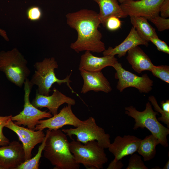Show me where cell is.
Wrapping results in <instances>:
<instances>
[{"instance_id": "1", "label": "cell", "mask_w": 169, "mask_h": 169, "mask_svg": "<svg viewBox=\"0 0 169 169\" xmlns=\"http://www.w3.org/2000/svg\"><path fill=\"white\" fill-rule=\"evenodd\" d=\"M67 24L77 33L76 40L70 48L77 53L89 51L102 53L105 49L102 41V33L99 30L101 24L98 13L87 9L68 13L66 15Z\"/></svg>"}, {"instance_id": "2", "label": "cell", "mask_w": 169, "mask_h": 169, "mask_svg": "<svg viewBox=\"0 0 169 169\" xmlns=\"http://www.w3.org/2000/svg\"><path fill=\"white\" fill-rule=\"evenodd\" d=\"M44 156L54 166V169H79L80 164L70 151L66 134L59 129H48Z\"/></svg>"}, {"instance_id": "3", "label": "cell", "mask_w": 169, "mask_h": 169, "mask_svg": "<svg viewBox=\"0 0 169 169\" xmlns=\"http://www.w3.org/2000/svg\"><path fill=\"white\" fill-rule=\"evenodd\" d=\"M125 114L135 120L134 130L146 128L158 140L160 144L165 147L168 146L167 136L169 134V128L158 120L156 115L159 114L153 110L150 102L146 103L145 109L142 111L137 110L132 105L125 107Z\"/></svg>"}, {"instance_id": "4", "label": "cell", "mask_w": 169, "mask_h": 169, "mask_svg": "<svg viewBox=\"0 0 169 169\" xmlns=\"http://www.w3.org/2000/svg\"><path fill=\"white\" fill-rule=\"evenodd\" d=\"M34 67L35 73L29 81L33 86L35 85L38 86L36 91L38 93L49 95L52 91L50 89L55 83L59 85L66 84L72 92L76 93L70 84L71 82L70 79L71 74L62 79H59L56 76L54 70L58 67V65L54 58H45L41 62H36Z\"/></svg>"}, {"instance_id": "5", "label": "cell", "mask_w": 169, "mask_h": 169, "mask_svg": "<svg viewBox=\"0 0 169 169\" xmlns=\"http://www.w3.org/2000/svg\"><path fill=\"white\" fill-rule=\"evenodd\" d=\"M69 149L76 161L87 169H103L108 161L104 148L96 141H89L83 144L73 140L69 142Z\"/></svg>"}, {"instance_id": "6", "label": "cell", "mask_w": 169, "mask_h": 169, "mask_svg": "<svg viewBox=\"0 0 169 169\" xmlns=\"http://www.w3.org/2000/svg\"><path fill=\"white\" fill-rule=\"evenodd\" d=\"M28 62L16 48L7 52H0V70L8 80L16 86L22 87L30 75Z\"/></svg>"}, {"instance_id": "7", "label": "cell", "mask_w": 169, "mask_h": 169, "mask_svg": "<svg viewBox=\"0 0 169 169\" xmlns=\"http://www.w3.org/2000/svg\"><path fill=\"white\" fill-rule=\"evenodd\" d=\"M62 131L71 138L73 135L75 136L76 141L83 144L96 141L104 149L108 148L111 144L110 135L97 125L95 120L92 117L83 121L76 127L63 129Z\"/></svg>"}, {"instance_id": "8", "label": "cell", "mask_w": 169, "mask_h": 169, "mask_svg": "<svg viewBox=\"0 0 169 169\" xmlns=\"http://www.w3.org/2000/svg\"><path fill=\"white\" fill-rule=\"evenodd\" d=\"M24 96L23 109L19 114L11 117L17 125L27 126L28 128L35 130V126L39 120L44 118H49L53 116L49 112L42 111L34 106L30 102L29 96L33 86L27 79L24 84Z\"/></svg>"}, {"instance_id": "9", "label": "cell", "mask_w": 169, "mask_h": 169, "mask_svg": "<svg viewBox=\"0 0 169 169\" xmlns=\"http://www.w3.org/2000/svg\"><path fill=\"white\" fill-rule=\"evenodd\" d=\"M112 67L116 71L115 78L118 80L116 88L120 92L130 87L137 89L141 93H148L152 90L153 81L146 74L141 76H137L126 70L118 62Z\"/></svg>"}, {"instance_id": "10", "label": "cell", "mask_w": 169, "mask_h": 169, "mask_svg": "<svg viewBox=\"0 0 169 169\" xmlns=\"http://www.w3.org/2000/svg\"><path fill=\"white\" fill-rule=\"evenodd\" d=\"M82 122L83 121L73 113L72 105L68 104L53 116L46 120H39L35 126V130L43 131L46 128L50 130H56L66 125H72L76 127Z\"/></svg>"}, {"instance_id": "11", "label": "cell", "mask_w": 169, "mask_h": 169, "mask_svg": "<svg viewBox=\"0 0 169 169\" xmlns=\"http://www.w3.org/2000/svg\"><path fill=\"white\" fill-rule=\"evenodd\" d=\"M164 0H126L120 6L127 15L149 18L159 15L160 6Z\"/></svg>"}, {"instance_id": "12", "label": "cell", "mask_w": 169, "mask_h": 169, "mask_svg": "<svg viewBox=\"0 0 169 169\" xmlns=\"http://www.w3.org/2000/svg\"><path fill=\"white\" fill-rule=\"evenodd\" d=\"M6 127L14 132L22 143L25 153V160L32 158V151L38 144L42 143L45 135L42 131L35 130L26 128L15 124L10 120Z\"/></svg>"}, {"instance_id": "13", "label": "cell", "mask_w": 169, "mask_h": 169, "mask_svg": "<svg viewBox=\"0 0 169 169\" xmlns=\"http://www.w3.org/2000/svg\"><path fill=\"white\" fill-rule=\"evenodd\" d=\"M25 160L22 144L19 142L0 146V169H16Z\"/></svg>"}, {"instance_id": "14", "label": "cell", "mask_w": 169, "mask_h": 169, "mask_svg": "<svg viewBox=\"0 0 169 169\" xmlns=\"http://www.w3.org/2000/svg\"><path fill=\"white\" fill-rule=\"evenodd\" d=\"M53 94L48 96L40 95L36 92L32 104L37 108H47L53 115L58 113L59 108L64 104L72 105L75 104V100L65 95L55 88H53Z\"/></svg>"}, {"instance_id": "15", "label": "cell", "mask_w": 169, "mask_h": 169, "mask_svg": "<svg viewBox=\"0 0 169 169\" xmlns=\"http://www.w3.org/2000/svg\"><path fill=\"white\" fill-rule=\"evenodd\" d=\"M141 140L133 135L117 136L110 144L108 150L114 156L115 159L121 160L124 157L137 151Z\"/></svg>"}, {"instance_id": "16", "label": "cell", "mask_w": 169, "mask_h": 169, "mask_svg": "<svg viewBox=\"0 0 169 169\" xmlns=\"http://www.w3.org/2000/svg\"><path fill=\"white\" fill-rule=\"evenodd\" d=\"M80 71L84 82L81 93L84 94L90 91L108 93L112 90L110 82L101 71L81 70Z\"/></svg>"}, {"instance_id": "17", "label": "cell", "mask_w": 169, "mask_h": 169, "mask_svg": "<svg viewBox=\"0 0 169 169\" xmlns=\"http://www.w3.org/2000/svg\"><path fill=\"white\" fill-rule=\"evenodd\" d=\"M118 62L113 56L98 57L93 55L89 51H85L81 56L79 69L91 72L100 71L105 68L111 66Z\"/></svg>"}, {"instance_id": "18", "label": "cell", "mask_w": 169, "mask_h": 169, "mask_svg": "<svg viewBox=\"0 0 169 169\" xmlns=\"http://www.w3.org/2000/svg\"><path fill=\"white\" fill-rule=\"evenodd\" d=\"M148 42L141 38L134 27H132L124 40L114 48L109 47L103 52V56H113L117 55L119 58L124 56L132 48L140 45L147 47Z\"/></svg>"}, {"instance_id": "19", "label": "cell", "mask_w": 169, "mask_h": 169, "mask_svg": "<svg viewBox=\"0 0 169 169\" xmlns=\"http://www.w3.org/2000/svg\"><path fill=\"white\" fill-rule=\"evenodd\" d=\"M127 53L128 62L138 73L144 71H150L154 65L148 56L138 46L132 48Z\"/></svg>"}, {"instance_id": "20", "label": "cell", "mask_w": 169, "mask_h": 169, "mask_svg": "<svg viewBox=\"0 0 169 169\" xmlns=\"http://www.w3.org/2000/svg\"><path fill=\"white\" fill-rule=\"evenodd\" d=\"M98 5L99 17L101 24L104 27L107 19L112 16L119 18H125L127 15L124 13L119 4L118 0H93Z\"/></svg>"}, {"instance_id": "21", "label": "cell", "mask_w": 169, "mask_h": 169, "mask_svg": "<svg viewBox=\"0 0 169 169\" xmlns=\"http://www.w3.org/2000/svg\"><path fill=\"white\" fill-rule=\"evenodd\" d=\"M131 23L140 36L149 42L152 37H158L155 29L149 23L148 20L142 16L130 17Z\"/></svg>"}, {"instance_id": "22", "label": "cell", "mask_w": 169, "mask_h": 169, "mask_svg": "<svg viewBox=\"0 0 169 169\" xmlns=\"http://www.w3.org/2000/svg\"><path fill=\"white\" fill-rule=\"evenodd\" d=\"M159 144L158 140L151 134L141 140L137 151L143 156L144 161H150L155 156L156 147Z\"/></svg>"}, {"instance_id": "23", "label": "cell", "mask_w": 169, "mask_h": 169, "mask_svg": "<svg viewBox=\"0 0 169 169\" xmlns=\"http://www.w3.org/2000/svg\"><path fill=\"white\" fill-rule=\"evenodd\" d=\"M47 135L46 133L45 138L39 146L37 154L33 158L25 160L18 166L16 169H38L39 162L42 154L43 151Z\"/></svg>"}, {"instance_id": "24", "label": "cell", "mask_w": 169, "mask_h": 169, "mask_svg": "<svg viewBox=\"0 0 169 169\" xmlns=\"http://www.w3.org/2000/svg\"><path fill=\"white\" fill-rule=\"evenodd\" d=\"M154 76L169 83V66L167 65H154L150 70Z\"/></svg>"}, {"instance_id": "25", "label": "cell", "mask_w": 169, "mask_h": 169, "mask_svg": "<svg viewBox=\"0 0 169 169\" xmlns=\"http://www.w3.org/2000/svg\"><path fill=\"white\" fill-rule=\"evenodd\" d=\"M148 100L153 106L155 110L161 114V116L157 119L158 120L166 124L167 128H169V112L165 111L160 107L154 96H149Z\"/></svg>"}, {"instance_id": "26", "label": "cell", "mask_w": 169, "mask_h": 169, "mask_svg": "<svg viewBox=\"0 0 169 169\" xmlns=\"http://www.w3.org/2000/svg\"><path fill=\"white\" fill-rule=\"evenodd\" d=\"M126 169H148L142 160L141 156L137 154H132L129 160Z\"/></svg>"}, {"instance_id": "27", "label": "cell", "mask_w": 169, "mask_h": 169, "mask_svg": "<svg viewBox=\"0 0 169 169\" xmlns=\"http://www.w3.org/2000/svg\"><path fill=\"white\" fill-rule=\"evenodd\" d=\"M156 27L158 31L161 32L169 29V19L165 18L159 15L149 18Z\"/></svg>"}, {"instance_id": "28", "label": "cell", "mask_w": 169, "mask_h": 169, "mask_svg": "<svg viewBox=\"0 0 169 169\" xmlns=\"http://www.w3.org/2000/svg\"><path fill=\"white\" fill-rule=\"evenodd\" d=\"M26 15L28 19L30 21L36 22L41 19L43 16V12L39 7L33 6L29 7L27 9Z\"/></svg>"}, {"instance_id": "29", "label": "cell", "mask_w": 169, "mask_h": 169, "mask_svg": "<svg viewBox=\"0 0 169 169\" xmlns=\"http://www.w3.org/2000/svg\"><path fill=\"white\" fill-rule=\"evenodd\" d=\"M12 115L0 116V146L7 145L10 142L9 140L4 135L3 130L8 122L11 119Z\"/></svg>"}, {"instance_id": "30", "label": "cell", "mask_w": 169, "mask_h": 169, "mask_svg": "<svg viewBox=\"0 0 169 169\" xmlns=\"http://www.w3.org/2000/svg\"><path fill=\"white\" fill-rule=\"evenodd\" d=\"M121 22L119 18L115 17H110L106 20L104 27L109 31H115L120 28Z\"/></svg>"}, {"instance_id": "31", "label": "cell", "mask_w": 169, "mask_h": 169, "mask_svg": "<svg viewBox=\"0 0 169 169\" xmlns=\"http://www.w3.org/2000/svg\"><path fill=\"white\" fill-rule=\"evenodd\" d=\"M151 42L157 48L158 50L167 54H169V47L164 41L159 39L158 37H152L149 42Z\"/></svg>"}, {"instance_id": "32", "label": "cell", "mask_w": 169, "mask_h": 169, "mask_svg": "<svg viewBox=\"0 0 169 169\" xmlns=\"http://www.w3.org/2000/svg\"><path fill=\"white\" fill-rule=\"evenodd\" d=\"M161 16L167 18L169 17V0H164L161 3L159 9Z\"/></svg>"}, {"instance_id": "33", "label": "cell", "mask_w": 169, "mask_h": 169, "mask_svg": "<svg viewBox=\"0 0 169 169\" xmlns=\"http://www.w3.org/2000/svg\"><path fill=\"white\" fill-rule=\"evenodd\" d=\"M124 164L121 160H117L115 159L109 165L107 169H121Z\"/></svg>"}, {"instance_id": "34", "label": "cell", "mask_w": 169, "mask_h": 169, "mask_svg": "<svg viewBox=\"0 0 169 169\" xmlns=\"http://www.w3.org/2000/svg\"><path fill=\"white\" fill-rule=\"evenodd\" d=\"M161 104L162 110L166 112H169V100H167L166 101H162Z\"/></svg>"}, {"instance_id": "35", "label": "cell", "mask_w": 169, "mask_h": 169, "mask_svg": "<svg viewBox=\"0 0 169 169\" xmlns=\"http://www.w3.org/2000/svg\"><path fill=\"white\" fill-rule=\"evenodd\" d=\"M0 35L3 37L6 40H8V38L5 31L0 28Z\"/></svg>"}, {"instance_id": "36", "label": "cell", "mask_w": 169, "mask_h": 169, "mask_svg": "<svg viewBox=\"0 0 169 169\" xmlns=\"http://www.w3.org/2000/svg\"><path fill=\"white\" fill-rule=\"evenodd\" d=\"M163 169H169V160L166 163L164 166L162 168Z\"/></svg>"}, {"instance_id": "37", "label": "cell", "mask_w": 169, "mask_h": 169, "mask_svg": "<svg viewBox=\"0 0 169 169\" xmlns=\"http://www.w3.org/2000/svg\"><path fill=\"white\" fill-rule=\"evenodd\" d=\"M118 0L119 2L120 3H121L126 0Z\"/></svg>"}, {"instance_id": "38", "label": "cell", "mask_w": 169, "mask_h": 169, "mask_svg": "<svg viewBox=\"0 0 169 169\" xmlns=\"http://www.w3.org/2000/svg\"><path fill=\"white\" fill-rule=\"evenodd\" d=\"M130 0L136 1H138V0Z\"/></svg>"}]
</instances>
